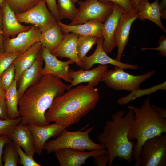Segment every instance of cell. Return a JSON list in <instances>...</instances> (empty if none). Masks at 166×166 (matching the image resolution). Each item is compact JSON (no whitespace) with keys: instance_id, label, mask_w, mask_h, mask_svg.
Returning <instances> with one entry per match:
<instances>
[{"instance_id":"1","label":"cell","mask_w":166,"mask_h":166,"mask_svg":"<svg viewBox=\"0 0 166 166\" xmlns=\"http://www.w3.org/2000/svg\"><path fill=\"white\" fill-rule=\"evenodd\" d=\"M70 85L51 74L43 75L36 84L29 87L18 101L22 119L20 123L28 125H47L45 114L56 97L70 89Z\"/></svg>"},{"instance_id":"2","label":"cell","mask_w":166,"mask_h":166,"mask_svg":"<svg viewBox=\"0 0 166 166\" xmlns=\"http://www.w3.org/2000/svg\"><path fill=\"white\" fill-rule=\"evenodd\" d=\"M99 99L98 89L89 84L71 88L55 98L45 113L46 121L72 126L93 109Z\"/></svg>"},{"instance_id":"3","label":"cell","mask_w":166,"mask_h":166,"mask_svg":"<svg viewBox=\"0 0 166 166\" xmlns=\"http://www.w3.org/2000/svg\"><path fill=\"white\" fill-rule=\"evenodd\" d=\"M134 119L132 109L127 113L124 110H118L112 115L111 120L105 121L102 132L97 135V140L105 146L109 156L108 166L112 165L117 157L120 161L131 162L135 142L129 140L128 134Z\"/></svg>"},{"instance_id":"4","label":"cell","mask_w":166,"mask_h":166,"mask_svg":"<svg viewBox=\"0 0 166 166\" xmlns=\"http://www.w3.org/2000/svg\"><path fill=\"white\" fill-rule=\"evenodd\" d=\"M128 109L134 112L135 119L128 134L130 141L136 140L132 151L135 164L139 161L142 146L147 140L166 133V118L157 114L150 104L149 96L140 107L129 105Z\"/></svg>"},{"instance_id":"5","label":"cell","mask_w":166,"mask_h":166,"mask_svg":"<svg viewBox=\"0 0 166 166\" xmlns=\"http://www.w3.org/2000/svg\"><path fill=\"white\" fill-rule=\"evenodd\" d=\"M94 128L92 126L84 131L80 130L74 132L68 131L65 128L57 138L48 140L44 144L43 150L50 154L63 148L82 151L105 148L102 144L95 143L90 139L89 134Z\"/></svg>"},{"instance_id":"6","label":"cell","mask_w":166,"mask_h":166,"mask_svg":"<svg viewBox=\"0 0 166 166\" xmlns=\"http://www.w3.org/2000/svg\"><path fill=\"white\" fill-rule=\"evenodd\" d=\"M156 70H152L142 74L135 75L125 72L124 69L116 66L113 69L108 70L101 81L109 88L116 91H133L140 89V85L153 76Z\"/></svg>"},{"instance_id":"7","label":"cell","mask_w":166,"mask_h":166,"mask_svg":"<svg viewBox=\"0 0 166 166\" xmlns=\"http://www.w3.org/2000/svg\"><path fill=\"white\" fill-rule=\"evenodd\" d=\"M78 12L69 25H76L89 21L104 22L112 12L113 3L103 2L99 0H80Z\"/></svg>"},{"instance_id":"8","label":"cell","mask_w":166,"mask_h":166,"mask_svg":"<svg viewBox=\"0 0 166 166\" xmlns=\"http://www.w3.org/2000/svg\"><path fill=\"white\" fill-rule=\"evenodd\" d=\"M135 166H166V133L146 140L142 146L138 162Z\"/></svg>"},{"instance_id":"9","label":"cell","mask_w":166,"mask_h":166,"mask_svg":"<svg viewBox=\"0 0 166 166\" xmlns=\"http://www.w3.org/2000/svg\"><path fill=\"white\" fill-rule=\"evenodd\" d=\"M21 23L30 24L38 27L43 33L56 23L55 17L49 10L45 0H40L34 6L27 11L15 14Z\"/></svg>"},{"instance_id":"10","label":"cell","mask_w":166,"mask_h":166,"mask_svg":"<svg viewBox=\"0 0 166 166\" xmlns=\"http://www.w3.org/2000/svg\"><path fill=\"white\" fill-rule=\"evenodd\" d=\"M41 33L38 27L33 25L29 30L19 33L15 38L4 40V53H24L34 44L40 41Z\"/></svg>"},{"instance_id":"11","label":"cell","mask_w":166,"mask_h":166,"mask_svg":"<svg viewBox=\"0 0 166 166\" xmlns=\"http://www.w3.org/2000/svg\"><path fill=\"white\" fill-rule=\"evenodd\" d=\"M139 12L136 9L130 11L124 10L120 16L115 33L114 39L118 46L115 59L121 61L122 55L128 40L132 25L138 18Z\"/></svg>"},{"instance_id":"12","label":"cell","mask_w":166,"mask_h":166,"mask_svg":"<svg viewBox=\"0 0 166 166\" xmlns=\"http://www.w3.org/2000/svg\"><path fill=\"white\" fill-rule=\"evenodd\" d=\"M42 53L45 63L42 72V75L51 74L67 82H72V79L69 76L68 72L69 65L74 63L73 61L69 59L66 61H61L42 46Z\"/></svg>"},{"instance_id":"13","label":"cell","mask_w":166,"mask_h":166,"mask_svg":"<svg viewBox=\"0 0 166 166\" xmlns=\"http://www.w3.org/2000/svg\"><path fill=\"white\" fill-rule=\"evenodd\" d=\"M61 166H81L91 157L106 153L105 148L84 152L76 150L63 148L54 152Z\"/></svg>"},{"instance_id":"14","label":"cell","mask_w":166,"mask_h":166,"mask_svg":"<svg viewBox=\"0 0 166 166\" xmlns=\"http://www.w3.org/2000/svg\"><path fill=\"white\" fill-rule=\"evenodd\" d=\"M103 38H98L97 46L93 53L91 55L87 56L83 61L85 70H89L95 64L102 65L111 64L123 69L137 70L138 65L122 63L110 57L103 49L102 43Z\"/></svg>"},{"instance_id":"15","label":"cell","mask_w":166,"mask_h":166,"mask_svg":"<svg viewBox=\"0 0 166 166\" xmlns=\"http://www.w3.org/2000/svg\"><path fill=\"white\" fill-rule=\"evenodd\" d=\"M124 10L121 6L113 3L112 12L103 23L102 46L107 53H111L117 46L114 40V35L119 18Z\"/></svg>"},{"instance_id":"16","label":"cell","mask_w":166,"mask_h":166,"mask_svg":"<svg viewBox=\"0 0 166 166\" xmlns=\"http://www.w3.org/2000/svg\"><path fill=\"white\" fill-rule=\"evenodd\" d=\"M28 125L34 137L35 153L38 155L42 154L43 147L49 139L59 136L66 128L64 126L55 123L42 126Z\"/></svg>"},{"instance_id":"17","label":"cell","mask_w":166,"mask_h":166,"mask_svg":"<svg viewBox=\"0 0 166 166\" xmlns=\"http://www.w3.org/2000/svg\"><path fill=\"white\" fill-rule=\"evenodd\" d=\"M44 62L42 49L39 52L35 62L21 74L18 83L17 90L19 99L29 87L36 84L41 79Z\"/></svg>"},{"instance_id":"18","label":"cell","mask_w":166,"mask_h":166,"mask_svg":"<svg viewBox=\"0 0 166 166\" xmlns=\"http://www.w3.org/2000/svg\"><path fill=\"white\" fill-rule=\"evenodd\" d=\"M108 68L107 65L99 64L91 70H84L82 69L74 71L69 69L68 74L73 80L70 86L71 88L80 83L86 82L95 87L101 81Z\"/></svg>"},{"instance_id":"19","label":"cell","mask_w":166,"mask_h":166,"mask_svg":"<svg viewBox=\"0 0 166 166\" xmlns=\"http://www.w3.org/2000/svg\"><path fill=\"white\" fill-rule=\"evenodd\" d=\"M64 34L60 45L51 53L61 58H68L77 66L84 69V65L77 56V42L79 35L73 33H65Z\"/></svg>"},{"instance_id":"20","label":"cell","mask_w":166,"mask_h":166,"mask_svg":"<svg viewBox=\"0 0 166 166\" xmlns=\"http://www.w3.org/2000/svg\"><path fill=\"white\" fill-rule=\"evenodd\" d=\"M136 9L139 12L138 18L140 20L148 19L153 22L163 31L166 32L161 22V18H166V12L161 9L159 0L150 3L148 0H141Z\"/></svg>"},{"instance_id":"21","label":"cell","mask_w":166,"mask_h":166,"mask_svg":"<svg viewBox=\"0 0 166 166\" xmlns=\"http://www.w3.org/2000/svg\"><path fill=\"white\" fill-rule=\"evenodd\" d=\"M2 8L3 13L2 34L4 40L27 31L31 28L32 26L23 25L18 21L15 13L5 0Z\"/></svg>"},{"instance_id":"22","label":"cell","mask_w":166,"mask_h":166,"mask_svg":"<svg viewBox=\"0 0 166 166\" xmlns=\"http://www.w3.org/2000/svg\"><path fill=\"white\" fill-rule=\"evenodd\" d=\"M9 136L15 144L23 149L27 155L34 156L35 153L34 139L28 125L19 124Z\"/></svg>"},{"instance_id":"23","label":"cell","mask_w":166,"mask_h":166,"mask_svg":"<svg viewBox=\"0 0 166 166\" xmlns=\"http://www.w3.org/2000/svg\"><path fill=\"white\" fill-rule=\"evenodd\" d=\"M63 33H73L79 36H95L102 37L103 23L89 21L76 25L66 24L57 22Z\"/></svg>"},{"instance_id":"24","label":"cell","mask_w":166,"mask_h":166,"mask_svg":"<svg viewBox=\"0 0 166 166\" xmlns=\"http://www.w3.org/2000/svg\"><path fill=\"white\" fill-rule=\"evenodd\" d=\"M42 48L41 43L40 42H38L14 61L12 63L15 68L14 79L17 81V84L22 73L34 64Z\"/></svg>"},{"instance_id":"25","label":"cell","mask_w":166,"mask_h":166,"mask_svg":"<svg viewBox=\"0 0 166 166\" xmlns=\"http://www.w3.org/2000/svg\"><path fill=\"white\" fill-rule=\"evenodd\" d=\"M64 35L60 26L57 22L48 30L42 33L39 42L42 46L51 53L60 45Z\"/></svg>"},{"instance_id":"26","label":"cell","mask_w":166,"mask_h":166,"mask_svg":"<svg viewBox=\"0 0 166 166\" xmlns=\"http://www.w3.org/2000/svg\"><path fill=\"white\" fill-rule=\"evenodd\" d=\"M5 103L8 117L14 119L20 117L18 108L19 100L17 90V82L14 79L5 92Z\"/></svg>"},{"instance_id":"27","label":"cell","mask_w":166,"mask_h":166,"mask_svg":"<svg viewBox=\"0 0 166 166\" xmlns=\"http://www.w3.org/2000/svg\"><path fill=\"white\" fill-rule=\"evenodd\" d=\"M99 38L95 36L79 35L77 42V56L82 62L86 57L88 51L94 45L97 43Z\"/></svg>"},{"instance_id":"28","label":"cell","mask_w":166,"mask_h":166,"mask_svg":"<svg viewBox=\"0 0 166 166\" xmlns=\"http://www.w3.org/2000/svg\"><path fill=\"white\" fill-rule=\"evenodd\" d=\"M58 14L60 20L69 19L71 21L78 12V8L73 0H57Z\"/></svg>"},{"instance_id":"29","label":"cell","mask_w":166,"mask_h":166,"mask_svg":"<svg viewBox=\"0 0 166 166\" xmlns=\"http://www.w3.org/2000/svg\"><path fill=\"white\" fill-rule=\"evenodd\" d=\"M159 89L166 91V81L150 88L144 90H141L140 89L138 90L132 91L131 93L127 95L119 98L117 101V103L121 105H124L138 97L145 95L149 94Z\"/></svg>"},{"instance_id":"30","label":"cell","mask_w":166,"mask_h":166,"mask_svg":"<svg viewBox=\"0 0 166 166\" xmlns=\"http://www.w3.org/2000/svg\"><path fill=\"white\" fill-rule=\"evenodd\" d=\"M4 148L2 157L4 166H17L19 156L14 142L10 140L6 144Z\"/></svg>"},{"instance_id":"31","label":"cell","mask_w":166,"mask_h":166,"mask_svg":"<svg viewBox=\"0 0 166 166\" xmlns=\"http://www.w3.org/2000/svg\"><path fill=\"white\" fill-rule=\"evenodd\" d=\"M15 13L24 12L36 5L40 0H5Z\"/></svg>"},{"instance_id":"32","label":"cell","mask_w":166,"mask_h":166,"mask_svg":"<svg viewBox=\"0 0 166 166\" xmlns=\"http://www.w3.org/2000/svg\"><path fill=\"white\" fill-rule=\"evenodd\" d=\"M15 75V68L12 63L0 75V88L6 92L14 81Z\"/></svg>"},{"instance_id":"33","label":"cell","mask_w":166,"mask_h":166,"mask_svg":"<svg viewBox=\"0 0 166 166\" xmlns=\"http://www.w3.org/2000/svg\"><path fill=\"white\" fill-rule=\"evenodd\" d=\"M21 117L14 119H0V136L9 135L14 128L20 124Z\"/></svg>"},{"instance_id":"34","label":"cell","mask_w":166,"mask_h":166,"mask_svg":"<svg viewBox=\"0 0 166 166\" xmlns=\"http://www.w3.org/2000/svg\"><path fill=\"white\" fill-rule=\"evenodd\" d=\"M15 144L19 158V164L23 166H41L34 160L33 157L27 155L22 151L20 146Z\"/></svg>"},{"instance_id":"35","label":"cell","mask_w":166,"mask_h":166,"mask_svg":"<svg viewBox=\"0 0 166 166\" xmlns=\"http://www.w3.org/2000/svg\"><path fill=\"white\" fill-rule=\"evenodd\" d=\"M22 53H3L0 55V75Z\"/></svg>"},{"instance_id":"36","label":"cell","mask_w":166,"mask_h":166,"mask_svg":"<svg viewBox=\"0 0 166 166\" xmlns=\"http://www.w3.org/2000/svg\"><path fill=\"white\" fill-rule=\"evenodd\" d=\"M159 46L156 48L141 47L142 51L147 50H156L159 51V54L163 57L166 56V38L164 35L160 37L159 40Z\"/></svg>"},{"instance_id":"37","label":"cell","mask_w":166,"mask_h":166,"mask_svg":"<svg viewBox=\"0 0 166 166\" xmlns=\"http://www.w3.org/2000/svg\"><path fill=\"white\" fill-rule=\"evenodd\" d=\"M101 2L107 3L112 2L115 3L123 8L126 11H130L133 8L129 0H99Z\"/></svg>"},{"instance_id":"38","label":"cell","mask_w":166,"mask_h":166,"mask_svg":"<svg viewBox=\"0 0 166 166\" xmlns=\"http://www.w3.org/2000/svg\"><path fill=\"white\" fill-rule=\"evenodd\" d=\"M49 10L55 17L57 22H61L58 13L56 0H45Z\"/></svg>"},{"instance_id":"39","label":"cell","mask_w":166,"mask_h":166,"mask_svg":"<svg viewBox=\"0 0 166 166\" xmlns=\"http://www.w3.org/2000/svg\"><path fill=\"white\" fill-rule=\"evenodd\" d=\"M93 162L96 165L106 166L108 164L109 158L107 154L98 155L93 157Z\"/></svg>"},{"instance_id":"40","label":"cell","mask_w":166,"mask_h":166,"mask_svg":"<svg viewBox=\"0 0 166 166\" xmlns=\"http://www.w3.org/2000/svg\"><path fill=\"white\" fill-rule=\"evenodd\" d=\"M11 140L9 135H3L0 136V166H3L2 155V154L3 148L6 144Z\"/></svg>"},{"instance_id":"41","label":"cell","mask_w":166,"mask_h":166,"mask_svg":"<svg viewBox=\"0 0 166 166\" xmlns=\"http://www.w3.org/2000/svg\"><path fill=\"white\" fill-rule=\"evenodd\" d=\"M3 13L2 8L0 6V55L4 53L3 48L4 40L2 34L3 25Z\"/></svg>"},{"instance_id":"42","label":"cell","mask_w":166,"mask_h":166,"mask_svg":"<svg viewBox=\"0 0 166 166\" xmlns=\"http://www.w3.org/2000/svg\"><path fill=\"white\" fill-rule=\"evenodd\" d=\"M8 119L5 101L0 98V119Z\"/></svg>"},{"instance_id":"43","label":"cell","mask_w":166,"mask_h":166,"mask_svg":"<svg viewBox=\"0 0 166 166\" xmlns=\"http://www.w3.org/2000/svg\"><path fill=\"white\" fill-rule=\"evenodd\" d=\"M154 111L162 117L166 118V110L164 108L155 105H151Z\"/></svg>"},{"instance_id":"44","label":"cell","mask_w":166,"mask_h":166,"mask_svg":"<svg viewBox=\"0 0 166 166\" xmlns=\"http://www.w3.org/2000/svg\"><path fill=\"white\" fill-rule=\"evenodd\" d=\"M132 7L133 9L136 8L141 0H129Z\"/></svg>"},{"instance_id":"45","label":"cell","mask_w":166,"mask_h":166,"mask_svg":"<svg viewBox=\"0 0 166 166\" xmlns=\"http://www.w3.org/2000/svg\"><path fill=\"white\" fill-rule=\"evenodd\" d=\"M5 93L0 88V98L5 101Z\"/></svg>"},{"instance_id":"46","label":"cell","mask_w":166,"mask_h":166,"mask_svg":"<svg viewBox=\"0 0 166 166\" xmlns=\"http://www.w3.org/2000/svg\"><path fill=\"white\" fill-rule=\"evenodd\" d=\"M4 0H0V6L2 7L4 3Z\"/></svg>"},{"instance_id":"47","label":"cell","mask_w":166,"mask_h":166,"mask_svg":"<svg viewBox=\"0 0 166 166\" xmlns=\"http://www.w3.org/2000/svg\"><path fill=\"white\" fill-rule=\"evenodd\" d=\"M73 1L75 4L76 2H77L78 1V0H73Z\"/></svg>"}]
</instances>
